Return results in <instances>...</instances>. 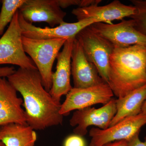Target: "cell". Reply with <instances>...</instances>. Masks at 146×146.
I'll list each match as a JSON object with an SVG mask.
<instances>
[{
    "mask_svg": "<svg viewBox=\"0 0 146 146\" xmlns=\"http://www.w3.org/2000/svg\"><path fill=\"white\" fill-rule=\"evenodd\" d=\"M7 78L23 97L28 125L42 130L62 124L61 104L45 89L38 70L19 68Z\"/></svg>",
    "mask_w": 146,
    "mask_h": 146,
    "instance_id": "cell-1",
    "label": "cell"
},
{
    "mask_svg": "<svg viewBox=\"0 0 146 146\" xmlns=\"http://www.w3.org/2000/svg\"><path fill=\"white\" fill-rule=\"evenodd\" d=\"M107 83L118 98L146 84V46L115 48L110 58Z\"/></svg>",
    "mask_w": 146,
    "mask_h": 146,
    "instance_id": "cell-2",
    "label": "cell"
},
{
    "mask_svg": "<svg viewBox=\"0 0 146 146\" xmlns=\"http://www.w3.org/2000/svg\"><path fill=\"white\" fill-rule=\"evenodd\" d=\"M67 40L33 39L23 35L24 50L34 62L41 76L43 86L48 92L52 86L53 65Z\"/></svg>",
    "mask_w": 146,
    "mask_h": 146,
    "instance_id": "cell-3",
    "label": "cell"
},
{
    "mask_svg": "<svg viewBox=\"0 0 146 146\" xmlns=\"http://www.w3.org/2000/svg\"><path fill=\"white\" fill-rule=\"evenodd\" d=\"M22 38L18 10L0 38V65L11 64L23 69L37 70L34 62L24 50Z\"/></svg>",
    "mask_w": 146,
    "mask_h": 146,
    "instance_id": "cell-4",
    "label": "cell"
},
{
    "mask_svg": "<svg viewBox=\"0 0 146 146\" xmlns=\"http://www.w3.org/2000/svg\"><path fill=\"white\" fill-rule=\"evenodd\" d=\"M75 38L81 44L86 58L96 66L101 77L107 83L110 58L115 47L89 26L82 30Z\"/></svg>",
    "mask_w": 146,
    "mask_h": 146,
    "instance_id": "cell-5",
    "label": "cell"
},
{
    "mask_svg": "<svg viewBox=\"0 0 146 146\" xmlns=\"http://www.w3.org/2000/svg\"><path fill=\"white\" fill-rule=\"evenodd\" d=\"M89 27L115 48H127L135 45L146 46V36L136 29L132 19L123 20L116 24L94 23Z\"/></svg>",
    "mask_w": 146,
    "mask_h": 146,
    "instance_id": "cell-6",
    "label": "cell"
},
{
    "mask_svg": "<svg viewBox=\"0 0 146 146\" xmlns=\"http://www.w3.org/2000/svg\"><path fill=\"white\" fill-rule=\"evenodd\" d=\"M146 124V114L141 112L136 116L128 117L105 129L93 128L89 131L91 137L89 146H103L114 141L129 140L140 132Z\"/></svg>",
    "mask_w": 146,
    "mask_h": 146,
    "instance_id": "cell-7",
    "label": "cell"
},
{
    "mask_svg": "<svg viewBox=\"0 0 146 146\" xmlns=\"http://www.w3.org/2000/svg\"><path fill=\"white\" fill-rule=\"evenodd\" d=\"M114 95L108 84L105 82L87 88L73 87L61 104L60 113L63 116H67L72 110L91 107L98 104H106Z\"/></svg>",
    "mask_w": 146,
    "mask_h": 146,
    "instance_id": "cell-8",
    "label": "cell"
},
{
    "mask_svg": "<svg viewBox=\"0 0 146 146\" xmlns=\"http://www.w3.org/2000/svg\"><path fill=\"white\" fill-rule=\"evenodd\" d=\"M116 112V100L112 98L100 108L89 107L76 110L70 120V125L76 126L75 134L82 137L86 135L90 126H96L102 129L109 127Z\"/></svg>",
    "mask_w": 146,
    "mask_h": 146,
    "instance_id": "cell-9",
    "label": "cell"
},
{
    "mask_svg": "<svg viewBox=\"0 0 146 146\" xmlns=\"http://www.w3.org/2000/svg\"><path fill=\"white\" fill-rule=\"evenodd\" d=\"M19 22L23 36L33 39H44L74 38L82 30L94 23H98L95 19H87L75 23L65 22L54 27L41 28L27 22L19 13Z\"/></svg>",
    "mask_w": 146,
    "mask_h": 146,
    "instance_id": "cell-10",
    "label": "cell"
},
{
    "mask_svg": "<svg viewBox=\"0 0 146 146\" xmlns=\"http://www.w3.org/2000/svg\"><path fill=\"white\" fill-rule=\"evenodd\" d=\"M18 11L29 23L45 22L51 28L65 23L66 15L58 0H26Z\"/></svg>",
    "mask_w": 146,
    "mask_h": 146,
    "instance_id": "cell-11",
    "label": "cell"
},
{
    "mask_svg": "<svg viewBox=\"0 0 146 146\" xmlns=\"http://www.w3.org/2000/svg\"><path fill=\"white\" fill-rule=\"evenodd\" d=\"M71 74L74 88H87L105 82L96 66L86 58L81 44L76 38L72 50Z\"/></svg>",
    "mask_w": 146,
    "mask_h": 146,
    "instance_id": "cell-12",
    "label": "cell"
},
{
    "mask_svg": "<svg viewBox=\"0 0 146 146\" xmlns=\"http://www.w3.org/2000/svg\"><path fill=\"white\" fill-rule=\"evenodd\" d=\"M17 91L5 77H0V127L16 123L27 125L23 100L18 97Z\"/></svg>",
    "mask_w": 146,
    "mask_h": 146,
    "instance_id": "cell-13",
    "label": "cell"
},
{
    "mask_svg": "<svg viewBox=\"0 0 146 146\" xmlns=\"http://www.w3.org/2000/svg\"><path fill=\"white\" fill-rule=\"evenodd\" d=\"M136 9L133 5H127L119 1L115 0L104 6L92 5L88 7H78L72 13L78 21L87 19H94L98 23L112 24L114 20H123L125 17L135 14Z\"/></svg>",
    "mask_w": 146,
    "mask_h": 146,
    "instance_id": "cell-14",
    "label": "cell"
},
{
    "mask_svg": "<svg viewBox=\"0 0 146 146\" xmlns=\"http://www.w3.org/2000/svg\"><path fill=\"white\" fill-rule=\"evenodd\" d=\"M74 39L66 40L56 57V70L53 74L52 86L49 93L57 102H60L61 97L67 95L73 88L70 83L71 57Z\"/></svg>",
    "mask_w": 146,
    "mask_h": 146,
    "instance_id": "cell-15",
    "label": "cell"
},
{
    "mask_svg": "<svg viewBox=\"0 0 146 146\" xmlns=\"http://www.w3.org/2000/svg\"><path fill=\"white\" fill-rule=\"evenodd\" d=\"M146 98V84L122 98L116 100L117 112L109 127L126 118L136 116L142 112Z\"/></svg>",
    "mask_w": 146,
    "mask_h": 146,
    "instance_id": "cell-16",
    "label": "cell"
},
{
    "mask_svg": "<svg viewBox=\"0 0 146 146\" xmlns=\"http://www.w3.org/2000/svg\"><path fill=\"white\" fill-rule=\"evenodd\" d=\"M35 131L28 125L12 123L0 127V141L5 146H35Z\"/></svg>",
    "mask_w": 146,
    "mask_h": 146,
    "instance_id": "cell-17",
    "label": "cell"
},
{
    "mask_svg": "<svg viewBox=\"0 0 146 146\" xmlns=\"http://www.w3.org/2000/svg\"><path fill=\"white\" fill-rule=\"evenodd\" d=\"M26 0H3L0 12V36L3 34L6 27L10 24L14 15Z\"/></svg>",
    "mask_w": 146,
    "mask_h": 146,
    "instance_id": "cell-18",
    "label": "cell"
},
{
    "mask_svg": "<svg viewBox=\"0 0 146 146\" xmlns=\"http://www.w3.org/2000/svg\"><path fill=\"white\" fill-rule=\"evenodd\" d=\"M136 12L130 18L137 31L146 36V0H131Z\"/></svg>",
    "mask_w": 146,
    "mask_h": 146,
    "instance_id": "cell-19",
    "label": "cell"
},
{
    "mask_svg": "<svg viewBox=\"0 0 146 146\" xmlns=\"http://www.w3.org/2000/svg\"><path fill=\"white\" fill-rule=\"evenodd\" d=\"M101 0H58L61 8L65 9L71 6H77L78 7H88L92 5H98Z\"/></svg>",
    "mask_w": 146,
    "mask_h": 146,
    "instance_id": "cell-20",
    "label": "cell"
},
{
    "mask_svg": "<svg viewBox=\"0 0 146 146\" xmlns=\"http://www.w3.org/2000/svg\"><path fill=\"white\" fill-rule=\"evenodd\" d=\"M64 146H86V143L82 136L74 134L65 139Z\"/></svg>",
    "mask_w": 146,
    "mask_h": 146,
    "instance_id": "cell-21",
    "label": "cell"
},
{
    "mask_svg": "<svg viewBox=\"0 0 146 146\" xmlns=\"http://www.w3.org/2000/svg\"><path fill=\"white\" fill-rule=\"evenodd\" d=\"M140 132L136 133L133 137L127 141V146H146V136L143 142L139 137Z\"/></svg>",
    "mask_w": 146,
    "mask_h": 146,
    "instance_id": "cell-22",
    "label": "cell"
},
{
    "mask_svg": "<svg viewBox=\"0 0 146 146\" xmlns=\"http://www.w3.org/2000/svg\"><path fill=\"white\" fill-rule=\"evenodd\" d=\"M15 71L16 70L13 67H0V77H7Z\"/></svg>",
    "mask_w": 146,
    "mask_h": 146,
    "instance_id": "cell-23",
    "label": "cell"
},
{
    "mask_svg": "<svg viewBox=\"0 0 146 146\" xmlns=\"http://www.w3.org/2000/svg\"><path fill=\"white\" fill-rule=\"evenodd\" d=\"M103 146H127V141L126 140L114 141Z\"/></svg>",
    "mask_w": 146,
    "mask_h": 146,
    "instance_id": "cell-24",
    "label": "cell"
},
{
    "mask_svg": "<svg viewBox=\"0 0 146 146\" xmlns=\"http://www.w3.org/2000/svg\"><path fill=\"white\" fill-rule=\"evenodd\" d=\"M142 112L146 114V98L143 104V106H142Z\"/></svg>",
    "mask_w": 146,
    "mask_h": 146,
    "instance_id": "cell-25",
    "label": "cell"
},
{
    "mask_svg": "<svg viewBox=\"0 0 146 146\" xmlns=\"http://www.w3.org/2000/svg\"><path fill=\"white\" fill-rule=\"evenodd\" d=\"M0 146H5V145L2 142H1V141H0Z\"/></svg>",
    "mask_w": 146,
    "mask_h": 146,
    "instance_id": "cell-26",
    "label": "cell"
},
{
    "mask_svg": "<svg viewBox=\"0 0 146 146\" xmlns=\"http://www.w3.org/2000/svg\"><path fill=\"white\" fill-rule=\"evenodd\" d=\"M1 2V1H0V3Z\"/></svg>",
    "mask_w": 146,
    "mask_h": 146,
    "instance_id": "cell-27",
    "label": "cell"
}]
</instances>
